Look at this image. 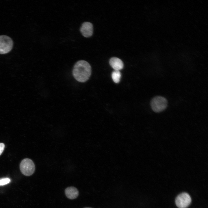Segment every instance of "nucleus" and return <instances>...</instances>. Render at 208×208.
Wrapping results in <instances>:
<instances>
[{
  "label": "nucleus",
  "mask_w": 208,
  "mask_h": 208,
  "mask_svg": "<svg viewBox=\"0 0 208 208\" xmlns=\"http://www.w3.org/2000/svg\"><path fill=\"white\" fill-rule=\"evenodd\" d=\"M73 75L77 81L84 82L89 78L91 73V68L86 61L80 60L75 64L73 70Z\"/></svg>",
  "instance_id": "nucleus-1"
},
{
  "label": "nucleus",
  "mask_w": 208,
  "mask_h": 208,
  "mask_svg": "<svg viewBox=\"0 0 208 208\" xmlns=\"http://www.w3.org/2000/svg\"><path fill=\"white\" fill-rule=\"evenodd\" d=\"M168 102L164 97L157 96L151 100V105L152 110L156 112H160L164 110L167 107Z\"/></svg>",
  "instance_id": "nucleus-2"
},
{
  "label": "nucleus",
  "mask_w": 208,
  "mask_h": 208,
  "mask_svg": "<svg viewBox=\"0 0 208 208\" xmlns=\"http://www.w3.org/2000/svg\"><path fill=\"white\" fill-rule=\"evenodd\" d=\"M20 167L21 172L26 176L31 175L35 170V166L34 162L28 158L25 159L22 161Z\"/></svg>",
  "instance_id": "nucleus-3"
},
{
  "label": "nucleus",
  "mask_w": 208,
  "mask_h": 208,
  "mask_svg": "<svg viewBox=\"0 0 208 208\" xmlns=\"http://www.w3.org/2000/svg\"><path fill=\"white\" fill-rule=\"evenodd\" d=\"M13 45L12 39L8 36H0V54H5L12 50Z\"/></svg>",
  "instance_id": "nucleus-4"
},
{
  "label": "nucleus",
  "mask_w": 208,
  "mask_h": 208,
  "mask_svg": "<svg viewBox=\"0 0 208 208\" xmlns=\"http://www.w3.org/2000/svg\"><path fill=\"white\" fill-rule=\"evenodd\" d=\"M191 198L187 193L183 192L179 194L175 199V204L179 208H186L191 202Z\"/></svg>",
  "instance_id": "nucleus-5"
},
{
  "label": "nucleus",
  "mask_w": 208,
  "mask_h": 208,
  "mask_svg": "<svg viewBox=\"0 0 208 208\" xmlns=\"http://www.w3.org/2000/svg\"><path fill=\"white\" fill-rule=\"evenodd\" d=\"M80 31L84 37H90L93 34V27L92 24L89 22L83 23L80 28Z\"/></svg>",
  "instance_id": "nucleus-6"
},
{
  "label": "nucleus",
  "mask_w": 208,
  "mask_h": 208,
  "mask_svg": "<svg viewBox=\"0 0 208 208\" xmlns=\"http://www.w3.org/2000/svg\"><path fill=\"white\" fill-rule=\"evenodd\" d=\"M109 63L111 66L115 70H119L122 69L124 64L122 61L119 58L114 57L109 60Z\"/></svg>",
  "instance_id": "nucleus-7"
},
{
  "label": "nucleus",
  "mask_w": 208,
  "mask_h": 208,
  "mask_svg": "<svg viewBox=\"0 0 208 208\" xmlns=\"http://www.w3.org/2000/svg\"><path fill=\"white\" fill-rule=\"evenodd\" d=\"M66 196L70 199H74L78 196L79 192L77 189L75 187L71 186L66 188L65 190Z\"/></svg>",
  "instance_id": "nucleus-8"
},
{
  "label": "nucleus",
  "mask_w": 208,
  "mask_h": 208,
  "mask_svg": "<svg viewBox=\"0 0 208 208\" xmlns=\"http://www.w3.org/2000/svg\"><path fill=\"white\" fill-rule=\"evenodd\" d=\"M121 73L119 70H115L112 73V77L113 81L116 83H118L120 80Z\"/></svg>",
  "instance_id": "nucleus-9"
},
{
  "label": "nucleus",
  "mask_w": 208,
  "mask_h": 208,
  "mask_svg": "<svg viewBox=\"0 0 208 208\" xmlns=\"http://www.w3.org/2000/svg\"><path fill=\"white\" fill-rule=\"evenodd\" d=\"M10 180L8 178H4L0 179V185H2L8 183Z\"/></svg>",
  "instance_id": "nucleus-10"
},
{
  "label": "nucleus",
  "mask_w": 208,
  "mask_h": 208,
  "mask_svg": "<svg viewBox=\"0 0 208 208\" xmlns=\"http://www.w3.org/2000/svg\"><path fill=\"white\" fill-rule=\"evenodd\" d=\"M5 148L4 144L2 143H0V155L3 152Z\"/></svg>",
  "instance_id": "nucleus-11"
},
{
  "label": "nucleus",
  "mask_w": 208,
  "mask_h": 208,
  "mask_svg": "<svg viewBox=\"0 0 208 208\" xmlns=\"http://www.w3.org/2000/svg\"><path fill=\"white\" fill-rule=\"evenodd\" d=\"M84 208H92L89 207H85Z\"/></svg>",
  "instance_id": "nucleus-12"
}]
</instances>
